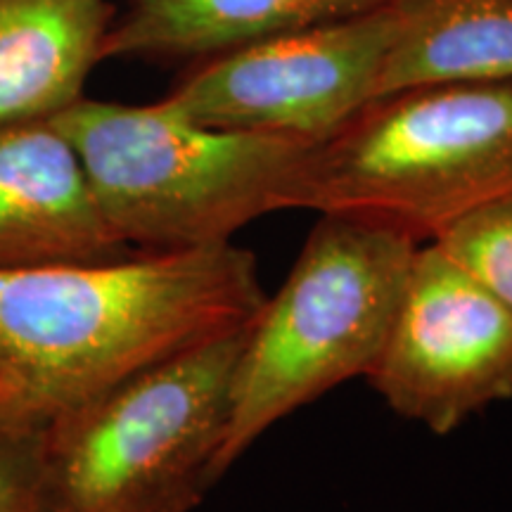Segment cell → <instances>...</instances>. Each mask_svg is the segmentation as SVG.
<instances>
[{
  "instance_id": "cell-11",
  "label": "cell",
  "mask_w": 512,
  "mask_h": 512,
  "mask_svg": "<svg viewBox=\"0 0 512 512\" xmlns=\"http://www.w3.org/2000/svg\"><path fill=\"white\" fill-rule=\"evenodd\" d=\"M375 98L444 83L512 81V0H396Z\"/></svg>"
},
{
  "instance_id": "cell-5",
  "label": "cell",
  "mask_w": 512,
  "mask_h": 512,
  "mask_svg": "<svg viewBox=\"0 0 512 512\" xmlns=\"http://www.w3.org/2000/svg\"><path fill=\"white\" fill-rule=\"evenodd\" d=\"M422 242L344 214H320L283 287L247 328L221 475L287 415L368 377Z\"/></svg>"
},
{
  "instance_id": "cell-9",
  "label": "cell",
  "mask_w": 512,
  "mask_h": 512,
  "mask_svg": "<svg viewBox=\"0 0 512 512\" xmlns=\"http://www.w3.org/2000/svg\"><path fill=\"white\" fill-rule=\"evenodd\" d=\"M112 17L110 0H0V126L79 102Z\"/></svg>"
},
{
  "instance_id": "cell-13",
  "label": "cell",
  "mask_w": 512,
  "mask_h": 512,
  "mask_svg": "<svg viewBox=\"0 0 512 512\" xmlns=\"http://www.w3.org/2000/svg\"><path fill=\"white\" fill-rule=\"evenodd\" d=\"M38 434L0 427V512H36Z\"/></svg>"
},
{
  "instance_id": "cell-2",
  "label": "cell",
  "mask_w": 512,
  "mask_h": 512,
  "mask_svg": "<svg viewBox=\"0 0 512 512\" xmlns=\"http://www.w3.org/2000/svg\"><path fill=\"white\" fill-rule=\"evenodd\" d=\"M53 124L79 152L107 226L131 252L219 247L294 209L313 145L195 124L166 107L81 98Z\"/></svg>"
},
{
  "instance_id": "cell-10",
  "label": "cell",
  "mask_w": 512,
  "mask_h": 512,
  "mask_svg": "<svg viewBox=\"0 0 512 512\" xmlns=\"http://www.w3.org/2000/svg\"><path fill=\"white\" fill-rule=\"evenodd\" d=\"M387 3L392 0H126L107 31L102 57L207 60Z\"/></svg>"
},
{
  "instance_id": "cell-7",
  "label": "cell",
  "mask_w": 512,
  "mask_h": 512,
  "mask_svg": "<svg viewBox=\"0 0 512 512\" xmlns=\"http://www.w3.org/2000/svg\"><path fill=\"white\" fill-rule=\"evenodd\" d=\"M368 380L394 413L444 437L512 399V309L422 242Z\"/></svg>"
},
{
  "instance_id": "cell-1",
  "label": "cell",
  "mask_w": 512,
  "mask_h": 512,
  "mask_svg": "<svg viewBox=\"0 0 512 512\" xmlns=\"http://www.w3.org/2000/svg\"><path fill=\"white\" fill-rule=\"evenodd\" d=\"M264 302L254 254L233 242L0 271V427L38 434Z\"/></svg>"
},
{
  "instance_id": "cell-8",
  "label": "cell",
  "mask_w": 512,
  "mask_h": 512,
  "mask_svg": "<svg viewBox=\"0 0 512 512\" xmlns=\"http://www.w3.org/2000/svg\"><path fill=\"white\" fill-rule=\"evenodd\" d=\"M126 254L60 128L50 119L0 126V271Z\"/></svg>"
},
{
  "instance_id": "cell-12",
  "label": "cell",
  "mask_w": 512,
  "mask_h": 512,
  "mask_svg": "<svg viewBox=\"0 0 512 512\" xmlns=\"http://www.w3.org/2000/svg\"><path fill=\"white\" fill-rule=\"evenodd\" d=\"M430 242L512 309V195L470 211Z\"/></svg>"
},
{
  "instance_id": "cell-4",
  "label": "cell",
  "mask_w": 512,
  "mask_h": 512,
  "mask_svg": "<svg viewBox=\"0 0 512 512\" xmlns=\"http://www.w3.org/2000/svg\"><path fill=\"white\" fill-rule=\"evenodd\" d=\"M512 195V81L444 83L370 100L313 145L294 209L344 214L430 242Z\"/></svg>"
},
{
  "instance_id": "cell-6",
  "label": "cell",
  "mask_w": 512,
  "mask_h": 512,
  "mask_svg": "<svg viewBox=\"0 0 512 512\" xmlns=\"http://www.w3.org/2000/svg\"><path fill=\"white\" fill-rule=\"evenodd\" d=\"M396 0L207 57L164 95L195 124L318 145L375 100Z\"/></svg>"
},
{
  "instance_id": "cell-3",
  "label": "cell",
  "mask_w": 512,
  "mask_h": 512,
  "mask_svg": "<svg viewBox=\"0 0 512 512\" xmlns=\"http://www.w3.org/2000/svg\"><path fill=\"white\" fill-rule=\"evenodd\" d=\"M249 323L43 427L36 512L195 510L223 477L230 387Z\"/></svg>"
}]
</instances>
